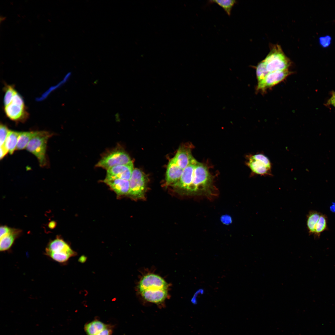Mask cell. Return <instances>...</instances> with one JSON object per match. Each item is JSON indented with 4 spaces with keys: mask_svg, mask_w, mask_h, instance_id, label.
Segmentation results:
<instances>
[{
    "mask_svg": "<svg viewBox=\"0 0 335 335\" xmlns=\"http://www.w3.org/2000/svg\"><path fill=\"white\" fill-rule=\"evenodd\" d=\"M11 228L7 226H1L0 228V238L8 234Z\"/></svg>",
    "mask_w": 335,
    "mask_h": 335,
    "instance_id": "cell-28",
    "label": "cell"
},
{
    "mask_svg": "<svg viewBox=\"0 0 335 335\" xmlns=\"http://www.w3.org/2000/svg\"><path fill=\"white\" fill-rule=\"evenodd\" d=\"M183 171L181 168L173 160L171 159L167 166L166 181L168 185H172L179 180Z\"/></svg>",
    "mask_w": 335,
    "mask_h": 335,
    "instance_id": "cell-15",
    "label": "cell"
},
{
    "mask_svg": "<svg viewBox=\"0 0 335 335\" xmlns=\"http://www.w3.org/2000/svg\"><path fill=\"white\" fill-rule=\"evenodd\" d=\"M209 3H215L221 7L230 16L233 7L237 3V1L234 0H214L208 1Z\"/></svg>",
    "mask_w": 335,
    "mask_h": 335,
    "instance_id": "cell-21",
    "label": "cell"
},
{
    "mask_svg": "<svg viewBox=\"0 0 335 335\" xmlns=\"http://www.w3.org/2000/svg\"><path fill=\"white\" fill-rule=\"evenodd\" d=\"M321 213L315 211H312L309 212L307 217L306 225L309 233L310 234H314L315 227L319 218Z\"/></svg>",
    "mask_w": 335,
    "mask_h": 335,
    "instance_id": "cell-19",
    "label": "cell"
},
{
    "mask_svg": "<svg viewBox=\"0 0 335 335\" xmlns=\"http://www.w3.org/2000/svg\"><path fill=\"white\" fill-rule=\"evenodd\" d=\"M56 226V223L54 221H52L50 222L49 224V226L50 228H53Z\"/></svg>",
    "mask_w": 335,
    "mask_h": 335,
    "instance_id": "cell-31",
    "label": "cell"
},
{
    "mask_svg": "<svg viewBox=\"0 0 335 335\" xmlns=\"http://www.w3.org/2000/svg\"><path fill=\"white\" fill-rule=\"evenodd\" d=\"M327 228V218L325 215L321 214L315 227L314 235L319 237L320 234Z\"/></svg>",
    "mask_w": 335,
    "mask_h": 335,
    "instance_id": "cell-22",
    "label": "cell"
},
{
    "mask_svg": "<svg viewBox=\"0 0 335 335\" xmlns=\"http://www.w3.org/2000/svg\"><path fill=\"white\" fill-rule=\"evenodd\" d=\"M191 148L189 146H182L179 148L174 157L172 159L181 169H183L194 158Z\"/></svg>",
    "mask_w": 335,
    "mask_h": 335,
    "instance_id": "cell-13",
    "label": "cell"
},
{
    "mask_svg": "<svg viewBox=\"0 0 335 335\" xmlns=\"http://www.w3.org/2000/svg\"><path fill=\"white\" fill-rule=\"evenodd\" d=\"M269 73L263 61L259 62L256 67V74L258 83L263 79Z\"/></svg>",
    "mask_w": 335,
    "mask_h": 335,
    "instance_id": "cell-23",
    "label": "cell"
},
{
    "mask_svg": "<svg viewBox=\"0 0 335 335\" xmlns=\"http://www.w3.org/2000/svg\"><path fill=\"white\" fill-rule=\"evenodd\" d=\"M263 61L269 73L288 69L291 64L290 60L278 45L271 47L270 51Z\"/></svg>",
    "mask_w": 335,
    "mask_h": 335,
    "instance_id": "cell-5",
    "label": "cell"
},
{
    "mask_svg": "<svg viewBox=\"0 0 335 335\" xmlns=\"http://www.w3.org/2000/svg\"><path fill=\"white\" fill-rule=\"evenodd\" d=\"M132 163L129 155L120 147L116 146L103 154L96 166L107 170L116 166Z\"/></svg>",
    "mask_w": 335,
    "mask_h": 335,
    "instance_id": "cell-4",
    "label": "cell"
},
{
    "mask_svg": "<svg viewBox=\"0 0 335 335\" xmlns=\"http://www.w3.org/2000/svg\"><path fill=\"white\" fill-rule=\"evenodd\" d=\"M320 44L323 47L328 46L330 44L331 38L330 37L326 36L320 38Z\"/></svg>",
    "mask_w": 335,
    "mask_h": 335,
    "instance_id": "cell-27",
    "label": "cell"
},
{
    "mask_svg": "<svg viewBox=\"0 0 335 335\" xmlns=\"http://www.w3.org/2000/svg\"><path fill=\"white\" fill-rule=\"evenodd\" d=\"M10 130L6 125L1 124L0 126V146L4 145Z\"/></svg>",
    "mask_w": 335,
    "mask_h": 335,
    "instance_id": "cell-25",
    "label": "cell"
},
{
    "mask_svg": "<svg viewBox=\"0 0 335 335\" xmlns=\"http://www.w3.org/2000/svg\"><path fill=\"white\" fill-rule=\"evenodd\" d=\"M290 73L288 69L269 73L263 79L258 83L257 90L263 91L271 87L282 81Z\"/></svg>",
    "mask_w": 335,
    "mask_h": 335,
    "instance_id": "cell-8",
    "label": "cell"
},
{
    "mask_svg": "<svg viewBox=\"0 0 335 335\" xmlns=\"http://www.w3.org/2000/svg\"><path fill=\"white\" fill-rule=\"evenodd\" d=\"M113 332V328L111 325H108L105 328L96 335H112Z\"/></svg>",
    "mask_w": 335,
    "mask_h": 335,
    "instance_id": "cell-26",
    "label": "cell"
},
{
    "mask_svg": "<svg viewBox=\"0 0 335 335\" xmlns=\"http://www.w3.org/2000/svg\"><path fill=\"white\" fill-rule=\"evenodd\" d=\"M103 181L118 195L128 194L130 189L129 180L121 179L105 178Z\"/></svg>",
    "mask_w": 335,
    "mask_h": 335,
    "instance_id": "cell-14",
    "label": "cell"
},
{
    "mask_svg": "<svg viewBox=\"0 0 335 335\" xmlns=\"http://www.w3.org/2000/svg\"><path fill=\"white\" fill-rule=\"evenodd\" d=\"M168 284L161 277L154 274H149L144 276L139 285V291L146 289H168Z\"/></svg>",
    "mask_w": 335,
    "mask_h": 335,
    "instance_id": "cell-9",
    "label": "cell"
},
{
    "mask_svg": "<svg viewBox=\"0 0 335 335\" xmlns=\"http://www.w3.org/2000/svg\"><path fill=\"white\" fill-rule=\"evenodd\" d=\"M330 98L328 101L327 104L333 105L335 108V92H332Z\"/></svg>",
    "mask_w": 335,
    "mask_h": 335,
    "instance_id": "cell-30",
    "label": "cell"
},
{
    "mask_svg": "<svg viewBox=\"0 0 335 335\" xmlns=\"http://www.w3.org/2000/svg\"><path fill=\"white\" fill-rule=\"evenodd\" d=\"M8 151L5 145L0 146V159H3L7 154Z\"/></svg>",
    "mask_w": 335,
    "mask_h": 335,
    "instance_id": "cell-29",
    "label": "cell"
},
{
    "mask_svg": "<svg viewBox=\"0 0 335 335\" xmlns=\"http://www.w3.org/2000/svg\"><path fill=\"white\" fill-rule=\"evenodd\" d=\"M129 181L128 194L136 199L143 198L146 185V178L143 172L138 168L134 169Z\"/></svg>",
    "mask_w": 335,
    "mask_h": 335,
    "instance_id": "cell-7",
    "label": "cell"
},
{
    "mask_svg": "<svg viewBox=\"0 0 335 335\" xmlns=\"http://www.w3.org/2000/svg\"><path fill=\"white\" fill-rule=\"evenodd\" d=\"M108 325L100 320L95 319L86 323L84 329L87 335H96Z\"/></svg>",
    "mask_w": 335,
    "mask_h": 335,
    "instance_id": "cell-17",
    "label": "cell"
},
{
    "mask_svg": "<svg viewBox=\"0 0 335 335\" xmlns=\"http://www.w3.org/2000/svg\"><path fill=\"white\" fill-rule=\"evenodd\" d=\"M20 132L10 130L9 131L4 145L10 154H12L16 150L18 139Z\"/></svg>",
    "mask_w": 335,
    "mask_h": 335,
    "instance_id": "cell-18",
    "label": "cell"
},
{
    "mask_svg": "<svg viewBox=\"0 0 335 335\" xmlns=\"http://www.w3.org/2000/svg\"><path fill=\"white\" fill-rule=\"evenodd\" d=\"M52 134L45 131H37L35 135L30 140L26 149L37 158L41 167L46 166L47 161L46 156L47 142Z\"/></svg>",
    "mask_w": 335,
    "mask_h": 335,
    "instance_id": "cell-3",
    "label": "cell"
},
{
    "mask_svg": "<svg viewBox=\"0 0 335 335\" xmlns=\"http://www.w3.org/2000/svg\"><path fill=\"white\" fill-rule=\"evenodd\" d=\"M20 233L21 231L19 229L11 228L8 234L0 238V251L5 252L9 251L16 239Z\"/></svg>",
    "mask_w": 335,
    "mask_h": 335,
    "instance_id": "cell-16",
    "label": "cell"
},
{
    "mask_svg": "<svg viewBox=\"0 0 335 335\" xmlns=\"http://www.w3.org/2000/svg\"><path fill=\"white\" fill-rule=\"evenodd\" d=\"M134 169L133 163L114 166L107 170L105 179H121L129 181Z\"/></svg>",
    "mask_w": 335,
    "mask_h": 335,
    "instance_id": "cell-10",
    "label": "cell"
},
{
    "mask_svg": "<svg viewBox=\"0 0 335 335\" xmlns=\"http://www.w3.org/2000/svg\"><path fill=\"white\" fill-rule=\"evenodd\" d=\"M16 92L11 86L7 85L5 87V95L4 98L5 106L10 104Z\"/></svg>",
    "mask_w": 335,
    "mask_h": 335,
    "instance_id": "cell-24",
    "label": "cell"
},
{
    "mask_svg": "<svg viewBox=\"0 0 335 335\" xmlns=\"http://www.w3.org/2000/svg\"><path fill=\"white\" fill-rule=\"evenodd\" d=\"M168 289H147L140 291L142 297L146 301L152 303H159L167 297Z\"/></svg>",
    "mask_w": 335,
    "mask_h": 335,
    "instance_id": "cell-12",
    "label": "cell"
},
{
    "mask_svg": "<svg viewBox=\"0 0 335 335\" xmlns=\"http://www.w3.org/2000/svg\"><path fill=\"white\" fill-rule=\"evenodd\" d=\"M37 132V131L21 132L18 139L16 150H22L26 148Z\"/></svg>",
    "mask_w": 335,
    "mask_h": 335,
    "instance_id": "cell-20",
    "label": "cell"
},
{
    "mask_svg": "<svg viewBox=\"0 0 335 335\" xmlns=\"http://www.w3.org/2000/svg\"><path fill=\"white\" fill-rule=\"evenodd\" d=\"M44 253L51 260L62 264L66 263L76 254L66 242L58 237L49 242Z\"/></svg>",
    "mask_w": 335,
    "mask_h": 335,
    "instance_id": "cell-2",
    "label": "cell"
},
{
    "mask_svg": "<svg viewBox=\"0 0 335 335\" xmlns=\"http://www.w3.org/2000/svg\"><path fill=\"white\" fill-rule=\"evenodd\" d=\"M186 194L212 199L217 194L214 177L205 164L194 157L184 169L179 181L173 185Z\"/></svg>",
    "mask_w": 335,
    "mask_h": 335,
    "instance_id": "cell-1",
    "label": "cell"
},
{
    "mask_svg": "<svg viewBox=\"0 0 335 335\" xmlns=\"http://www.w3.org/2000/svg\"><path fill=\"white\" fill-rule=\"evenodd\" d=\"M7 116L11 119L16 122H23L27 118L28 114L25 106L11 103L5 106Z\"/></svg>",
    "mask_w": 335,
    "mask_h": 335,
    "instance_id": "cell-11",
    "label": "cell"
},
{
    "mask_svg": "<svg viewBox=\"0 0 335 335\" xmlns=\"http://www.w3.org/2000/svg\"><path fill=\"white\" fill-rule=\"evenodd\" d=\"M246 164L250 169L253 175L263 176H271L272 164L265 155L257 153L248 155L247 157Z\"/></svg>",
    "mask_w": 335,
    "mask_h": 335,
    "instance_id": "cell-6",
    "label": "cell"
}]
</instances>
